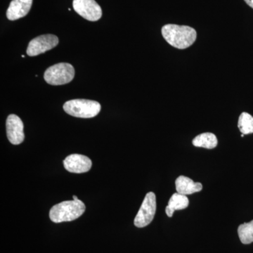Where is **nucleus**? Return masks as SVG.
<instances>
[{
  "label": "nucleus",
  "mask_w": 253,
  "mask_h": 253,
  "mask_svg": "<svg viewBox=\"0 0 253 253\" xmlns=\"http://www.w3.org/2000/svg\"><path fill=\"white\" fill-rule=\"evenodd\" d=\"M63 166L68 172L81 174L90 170L92 162L83 155L71 154L63 161Z\"/></svg>",
  "instance_id": "nucleus-9"
},
{
  "label": "nucleus",
  "mask_w": 253,
  "mask_h": 253,
  "mask_svg": "<svg viewBox=\"0 0 253 253\" xmlns=\"http://www.w3.org/2000/svg\"><path fill=\"white\" fill-rule=\"evenodd\" d=\"M189 201L185 195L175 193L171 196L167 207L166 208V212L169 217H172L174 211L186 209L189 206Z\"/></svg>",
  "instance_id": "nucleus-12"
},
{
  "label": "nucleus",
  "mask_w": 253,
  "mask_h": 253,
  "mask_svg": "<svg viewBox=\"0 0 253 253\" xmlns=\"http://www.w3.org/2000/svg\"><path fill=\"white\" fill-rule=\"evenodd\" d=\"M193 145L196 147H202L205 149H212L217 146V136L212 133L206 132L199 134L195 137L192 141Z\"/></svg>",
  "instance_id": "nucleus-13"
},
{
  "label": "nucleus",
  "mask_w": 253,
  "mask_h": 253,
  "mask_svg": "<svg viewBox=\"0 0 253 253\" xmlns=\"http://www.w3.org/2000/svg\"><path fill=\"white\" fill-rule=\"evenodd\" d=\"M244 1H246V4L249 5L253 9V0H244Z\"/></svg>",
  "instance_id": "nucleus-16"
},
{
  "label": "nucleus",
  "mask_w": 253,
  "mask_h": 253,
  "mask_svg": "<svg viewBox=\"0 0 253 253\" xmlns=\"http://www.w3.org/2000/svg\"><path fill=\"white\" fill-rule=\"evenodd\" d=\"M238 234L242 244H250L253 242V220L241 224L238 228Z\"/></svg>",
  "instance_id": "nucleus-14"
},
{
  "label": "nucleus",
  "mask_w": 253,
  "mask_h": 253,
  "mask_svg": "<svg viewBox=\"0 0 253 253\" xmlns=\"http://www.w3.org/2000/svg\"><path fill=\"white\" fill-rule=\"evenodd\" d=\"M75 69L68 63H59L46 69L44 78L51 85H62L73 81Z\"/></svg>",
  "instance_id": "nucleus-4"
},
{
  "label": "nucleus",
  "mask_w": 253,
  "mask_h": 253,
  "mask_svg": "<svg viewBox=\"0 0 253 253\" xmlns=\"http://www.w3.org/2000/svg\"><path fill=\"white\" fill-rule=\"evenodd\" d=\"M6 135L11 144H21L25 139L23 131V123L21 118L16 115L11 114L8 116L6 122Z\"/></svg>",
  "instance_id": "nucleus-8"
},
{
  "label": "nucleus",
  "mask_w": 253,
  "mask_h": 253,
  "mask_svg": "<svg viewBox=\"0 0 253 253\" xmlns=\"http://www.w3.org/2000/svg\"><path fill=\"white\" fill-rule=\"evenodd\" d=\"M156 212V197L154 193L149 192L145 196L140 209L134 219V225L145 227L153 221Z\"/></svg>",
  "instance_id": "nucleus-5"
},
{
  "label": "nucleus",
  "mask_w": 253,
  "mask_h": 253,
  "mask_svg": "<svg viewBox=\"0 0 253 253\" xmlns=\"http://www.w3.org/2000/svg\"><path fill=\"white\" fill-rule=\"evenodd\" d=\"M73 200H74V201H78V200H79V199H78L77 196H73Z\"/></svg>",
  "instance_id": "nucleus-17"
},
{
  "label": "nucleus",
  "mask_w": 253,
  "mask_h": 253,
  "mask_svg": "<svg viewBox=\"0 0 253 253\" xmlns=\"http://www.w3.org/2000/svg\"><path fill=\"white\" fill-rule=\"evenodd\" d=\"M65 112L76 118H91L99 114L101 105L96 101L87 99H73L63 105Z\"/></svg>",
  "instance_id": "nucleus-3"
},
{
  "label": "nucleus",
  "mask_w": 253,
  "mask_h": 253,
  "mask_svg": "<svg viewBox=\"0 0 253 253\" xmlns=\"http://www.w3.org/2000/svg\"><path fill=\"white\" fill-rule=\"evenodd\" d=\"M240 131L242 134H249L253 133V117L248 113H242L239 116L238 123Z\"/></svg>",
  "instance_id": "nucleus-15"
},
{
  "label": "nucleus",
  "mask_w": 253,
  "mask_h": 253,
  "mask_svg": "<svg viewBox=\"0 0 253 253\" xmlns=\"http://www.w3.org/2000/svg\"><path fill=\"white\" fill-rule=\"evenodd\" d=\"M33 0H12L6 11V17L10 21H16L24 17L31 9Z\"/></svg>",
  "instance_id": "nucleus-10"
},
{
  "label": "nucleus",
  "mask_w": 253,
  "mask_h": 253,
  "mask_svg": "<svg viewBox=\"0 0 253 253\" xmlns=\"http://www.w3.org/2000/svg\"><path fill=\"white\" fill-rule=\"evenodd\" d=\"M85 209V205L80 200L63 201L51 208L49 218L54 223L73 221L83 215Z\"/></svg>",
  "instance_id": "nucleus-2"
},
{
  "label": "nucleus",
  "mask_w": 253,
  "mask_h": 253,
  "mask_svg": "<svg viewBox=\"0 0 253 253\" xmlns=\"http://www.w3.org/2000/svg\"><path fill=\"white\" fill-rule=\"evenodd\" d=\"M73 9L87 21H96L102 16L101 6L95 0H73Z\"/></svg>",
  "instance_id": "nucleus-7"
},
{
  "label": "nucleus",
  "mask_w": 253,
  "mask_h": 253,
  "mask_svg": "<svg viewBox=\"0 0 253 253\" xmlns=\"http://www.w3.org/2000/svg\"><path fill=\"white\" fill-rule=\"evenodd\" d=\"M59 38L54 35L46 34L37 37L30 42L27 48V54L36 56L54 49L59 44Z\"/></svg>",
  "instance_id": "nucleus-6"
},
{
  "label": "nucleus",
  "mask_w": 253,
  "mask_h": 253,
  "mask_svg": "<svg viewBox=\"0 0 253 253\" xmlns=\"http://www.w3.org/2000/svg\"><path fill=\"white\" fill-rule=\"evenodd\" d=\"M175 185L177 193L185 196L199 192L203 189L201 183L195 182L192 179L185 176H179L176 179Z\"/></svg>",
  "instance_id": "nucleus-11"
},
{
  "label": "nucleus",
  "mask_w": 253,
  "mask_h": 253,
  "mask_svg": "<svg viewBox=\"0 0 253 253\" xmlns=\"http://www.w3.org/2000/svg\"><path fill=\"white\" fill-rule=\"evenodd\" d=\"M244 135L245 134H241V137H244Z\"/></svg>",
  "instance_id": "nucleus-18"
},
{
  "label": "nucleus",
  "mask_w": 253,
  "mask_h": 253,
  "mask_svg": "<svg viewBox=\"0 0 253 253\" xmlns=\"http://www.w3.org/2000/svg\"><path fill=\"white\" fill-rule=\"evenodd\" d=\"M161 31L167 42L179 49L189 47L197 38L196 30L187 26L167 24L163 26Z\"/></svg>",
  "instance_id": "nucleus-1"
}]
</instances>
